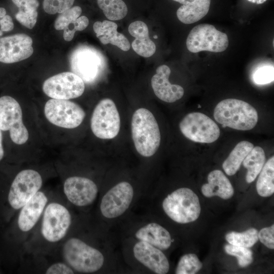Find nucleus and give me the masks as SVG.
I'll use <instances>...</instances> for the list:
<instances>
[{
  "label": "nucleus",
  "instance_id": "obj_1",
  "mask_svg": "<svg viewBox=\"0 0 274 274\" xmlns=\"http://www.w3.org/2000/svg\"><path fill=\"white\" fill-rule=\"evenodd\" d=\"M132 140L138 152L149 157L158 150L161 135L158 123L148 109L140 108L133 113L131 123Z\"/></svg>",
  "mask_w": 274,
  "mask_h": 274
},
{
  "label": "nucleus",
  "instance_id": "obj_2",
  "mask_svg": "<svg viewBox=\"0 0 274 274\" xmlns=\"http://www.w3.org/2000/svg\"><path fill=\"white\" fill-rule=\"evenodd\" d=\"M215 120L224 127L238 130H249L255 127L258 113L250 104L235 98L221 100L214 110Z\"/></svg>",
  "mask_w": 274,
  "mask_h": 274
},
{
  "label": "nucleus",
  "instance_id": "obj_3",
  "mask_svg": "<svg viewBox=\"0 0 274 274\" xmlns=\"http://www.w3.org/2000/svg\"><path fill=\"white\" fill-rule=\"evenodd\" d=\"M62 253L67 264L76 271L82 273L97 271L105 261L100 251L77 237L70 238L65 243Z\"/></svg>",
  "mask_w": 274,
  "mask_h": 274
},
{
  "label": "nucleus",
  "instance_id": "obj_4",
  "mask_svg": "<svg viewBox=\"0 0 274 274\" xmlns=\"http://www.w3.org/2000/svg\"><path fill=\"white\" fill-rule=\"evenodd\" d=\"M162 208L172 220L181 224L196 220L201 211L197 195L186 187L179 188L168 194L163 200Z\"/></svg>",
  "mask_w": 274,
  "mask_h": 274
},
{
  "label": "nucleus",
  "instance_id": "obj_5",
  "mask_svg": "<svg viewBox=\"0 0 274 274\" xmlns=\"http://www.w3.org/2000/svg\"><path fill=\"white\" fill-rule=\"evenodd\" d=\"M69 62L73 73L87 84H92L104 73L106 62L102 53L93 47L81 45L71 53Z\"/></svg>",
  "mask_w": 274,
  "mask_h": 274
},
{
  "label": "nucleus",
  "instance_id": "obj_6",
  "mask_svg": "<svg viewBox=\"0 0 274 274\" xmlns=\"http://www.w3.org/2000/svg\"><path fill=\"white\" fill-rule=\"evenodd\" d=\"M227 35L217 30L211 24L203 23L194 27L190 31L187 40L186 46L192 53L202 51L221 52L228 46Z\"/></svg>",
  "mask_w": 274,
  "mask_h": 274
},
{
  "label": "nucleus",
  "instance_id": "obj_7",
  "mask_svg": "<svg viewBox=\"0 0 274 274\" xmlns=\"http://www.w3.org/2000/svg\"><path fill=\"white\" fill-rule=\"evenodd\" d=\"M90 127L93 134L101 139H112L118 135L120 118L112 99L104 98L97 104L91 116Z\"/></svg>",
  "mask_w": 274,
  "mask_h": 274
},
{
  "label": "nucleus",
  "instance_id": "obj_8",
  "mask_svg": "<svg viewBox=\"0 0 274 274\" xmlns=\"http://www.w3.org/2000/svg\"><path fill=\"white\" fill-rule=\"evenodd\" d=\"M182 133L189 140L200 143H212L220 136L218 125L207 115L200 112L187 114L179 123Z\"/></svg>",
  "mask_w": 274,
  "mask_h": 274
},
{
  "label": "nucleus",
  "instance_id": "obj_9",
  "mask_svg": "<svg viewBox=\"0 0 274 274\" xmlns=\"http://www.w3.org/2000/svg\"><path fill=\"white\" fill-rule=\"evenodd\" d=\"M0 129L9 131L12 141L17 145L24 144L28 139V131L23 123L21 108L10 96L0 97Z\"/></svg>",
  "mask_w": 274,
  "mask_h": 274
},
{
  "label": "nucleus",
  "instance_id": "obj_10",
  "mask_svg": "<svg viewBox=\"0 0 274 274\" xmlns=\"http://www.w3.org/2000/svg\"><path fill=\"white\" fill-rule=\"evenodd\" d=\"M72 223L68 209L61 203L53 202L46 206L43 212L41 233L50 243H56L66 234Z\"/></svg>",
  "mask_w": 274,
  "mask_h": 274
},
{
  "label": "nucleus",
  "instance_id": "obj_11",
  "mask_svg": "<svg viewBox=\"0 0 274 274\" xmlns=\"http://www.w3.org/2000/svg\"><path fill=\"white\" fill-rule=\"evenodd\" d=\"M44 114L52 124L67 129L79 126L85 117V111L77 104L68 100L54 98L47 101Z\"/></svg>",
  "mask_w": 274,
  "mask_h": 274
},
{
  "label": "nucleus",
  "instance_id": "obj_12",
  "mask_svg": "<svg viewBox=\"0 0 274 274\" xmlns=\"http://www.w3.org/2000/svg\"><path fill=\"white\" fill-rule=\"evenodd\" d=\"M43 183L40 174L27 169L20 172L14 178L9 190L8 201L12 208L21 209L40 189Z\"/></svg>",
  "mask_w": 274,
  "mask_h": 274
},
{
  "label": "nucleus",
  "instance_id": "obj_13",
  "mask_svg": "<svg viewBox=\"0 0 274 274\" xmlns=\"http://www.w3.org/2000/svg\"><path fill=\"white\" fill-rule=\"evenodd\" d=\"M43 90L48 96L54 99L68 100L78 97L85 90L83 80L73 72H63L46 79Z\"/></svg>",
  "mask_w": 274,
  "mask_h": 274
},
{
  "label": "nucleus",
  "instance_id": "obj_14",
  "mask_svg": "<svg viewBox=\"0 0 274 274\" xmlns=\"http://www.w3.org/2000/svg\"><path fill=\"white\" fill-rule=\"evenodd\" d=\"M133 195V188L129 183L123 181L115 185L101 200L100 210L102 215L108 219L121 216L129 208Z\"/></svg>",
  "mask_w": 274,
  "mask_h": 274
},
{
  "label": "nucleus",
  "instance_id": "obj_15",
  "mask_svg": "<svg viewBox=\"0 0 274 274\" xmlns=\"http://www.w3.org/2000/svg\"><path fill=\"white\" fill-rule=\"evenodd\" d=\"M63 191L70 202L82 207L89 206L94 202L98 194V188L89 178L72 176L64 181Z\"/></svg>",
  "mask_w": 274,
  "mask_h": 274
},
{
  "label": "nucleus",
  "instance_id": "obj_16",
  "mask_svg": "<svg viewBox=\"0 0 274 274\" xmlns=\"http://www.w3.org/2000/svg\"><path fill=\"white\" fill-rule=\"evenodd\" d=\"M32 39L24 33L0 38V62L12 63L29 57L33 52Z\"/></svg>",
  "mask_w": 274,
  "mask_h": 274
},
{
  "label": "nucleus",
  "instance_id": "obj_17",
  "mask_svg": "<svg viewBox=\"0 0 274 274\" xmlns=\"http://www.w3.org/2000/svg\"><path fill=\"white\" fill-rule=\"evenodd\" d=\"M135 258L151 271L157 274H165L169 269L168 260L162 250L139 241L133 248Z\"/></svg>",
  "mask_w": 274,
  "mask_h": 274
},
{
  "label": "nucleus",
  "instance_id": "obj_18",
  "mask_svg": "<svg viewBox=\"0 0 274 274\" xmlns=\"http://www.w3.org/2000/svg\"><path fill=\"white\" fill-rule=\"evenodd\" d=\"M170 72L168 66L160 65L151 79V86L156 96L160 100L169 103L181 99L184 94L182 86L172 84L169 82Z\"/></svg>",
  "mask_w": 274,
  "mask_h": 274
},
{
  "label": "nucleus",
  "instance_id": "obj_19",
  "mask_svg": "<svg viewBox=\"0 0 274 274\" xmlns=\"http://www.w3.org/2000/svg\"><path fill=\"white\" fill-rule=\"evenodd\" d=\"M46 194L38 191L21 208L18 218V226L23 232L30 230L38 222L47 204Z\"/></svg>",
  "mask_w": 274,
  "mask_h": 274
},
{
  "label": "nucleus",
  "instance_id": "obj_20",
  "mask_svg": "<svg viewBox=\"0 0 274 274\" xmlns=\"http://www.w3.org/2000/svg\"><path fill=\"white\" fill-rule=\"evenodd\" d=\"M135 236L139 241L146 242L161 250L168 249L172 243L169 232L154 222L149 223L139 228L135 233Z\"/></svg>",
  "mask_w": 274,
  "mask_h": 274
},
{
  "label": "nucleus",
  "instance_id": "obj_21",
  "mask_svg": "<svg viewBox=\"0 0 274 274\" xmlns=\"http://www.w3.org/2000/svg\"><path fill=\"white\" fill-rule=\"evenodd\" d=\"M202 194L207 197L217 196L224 199L231 198L234 194V189L227 177L222 171L216 169L208 176V183L201 187Z\"/></svg>",
  "mask_w": 274,
  "mask_h": 274
},
{
  "label": "nucleus",
  "instance_id": "obj_22",
  "mask_svg": "<svg viewBox=\"0 0 274 274\" xmlns=\"http://www.w3.org/2000/svg\"><path fill=\"white\" fill-rule=\"evenodd\" d=\"M117 27L116 23L109 20L96 21L93 26L96 37L102 44H111L127 51L130 48L129 42L123 34L118 32Z\"/></svg>",
  "mask_w": 274,
  "mask_h": 274
},
{
  "label": "nucleus",
  "instance_id": "obj_23",
  "mask_svg": "<svg viewBox=\"0 0 274 274\" xmlns=\"http://www.w3.org/2000/svg\"><path fill=\"white\" fill-rule=\"evenodd\" d=\"M128 31L135 38L131 46L138 55L149 57L155 53L156 45L149 36L148 27L145 22L141 21L132 22L128 26Z\"/></svg>",
  "mask_w": 274,
  "mask_h": 274
},
{
  "label": "nucleus",
  "instance_id": "obj_24",
  "mask_svg": "<svg viewBox=\"0 0 274 274\" xmlns=\"http://www.w3.org/2000/svg\"><path fill=\"white\" fill-rule=\"evenodd\" d=\"M182 5L177 11L178 19L184 24H191L203 18L208 13L211 0H173Z\"/></svg>",
  "mask_w": 274,
  "mask_h": 274
},
{
  "label": "nucleus",
  "instance_id": "obj_25",
  "mask_svg": "<svg viewBox=\"0 0 274 274\" xmlns=\"http://www.w3.org/2000/svg\"><path fill=\"white\" fill-rule=\"evenodd\" d=\"M250 142L238 143L222 164V167L228 176H233L238 170L244 159L254 147Z\"/></svg>",
  "mask_w": 274,
  "mask_h": 274
},
{
  "label": "nucleus",
  "instance_id": "obj_26",
  "mask_svg": "<svg viewBox=\"0 0 274 274\" xmlns=\"http://www.w3.org/2000/svg\"><path fill=\"white\" fill-rule=\"evenodd\" d=\"M19 11L15 15L19 22L29 29L35 25L38 17L37 9L39 6L38 0H12Z\"/></svg>",
  "mask_w": 274,
  "mask_h": 274
},
{
  "label": "nucleus",
  "instance_id": "obj_27",
  "mask_svg": "<svg viewBox=\"0 0 274 274\" xmlns=\"http://www.w3.org/2000/svg\"><path fill=\"white\" fill-rule=\"evenodd\" d=\"M265 161L264 150L260 146L254 147L243 161L247 169L246 180L247 183L253 182L261 172Z\"/></svg>",
  "mask_w": 274,
  "mask_h": 274
},
{
  "label": "nucleus",
  "instance_id": "obj_28",
  "mask_svg": "<svg viewBox=\"0 0 274 274\" xmlns=\"http://www.w3.org/2000/svg\"><path fill=\"white\" fill-rule=\"evenodd\" d=\"M256 183L258 194L262 197H268L274 192V157H271L264 163Z\"/></svg>",
  "mask_w": 274,
  "mask_h": 274
},
{
  "label": "nucleus",
  "instance_id": "obj_29",
  "mask_svg": "<svg viewBox=\"0 0 274 274\" xmlns=\"http://www.w3.org/2000/svg\"><path fill=\"white\" fill-rule=\"evenodd\" d=\"M97 3L109 20H119L125 17L127 14V7L122 0H97Z\"/></svg>",
  "mask_w": 274,
  "mask_h": 274
},
{
  "label": "nucleus",
  "instance_id": "obj_30",
  "mask_svg": "<svg viewBox=\"0 0 274 274\" xmlns=\"http://www.w3.org/2000/svg\"><path fill=\"white\" fill-rule=\"evenodd\" d=\"M258 230L254 228L243 232L231 231L226 234L225 239L230 244L249 248L258 241Z\"/></svg>",
  "mask_w": 274,
  "mask_h": 274
},
{
  "label": "nucleus",
  "instance_id": "obj_31",
  "mask_svg": "<svg viewBox=\"0 0 274 274\" xmlns=\"http://www.w3.org/2000/svg\"><path fill=\"white\" fill-rule=\"evenodd\" d=\"M202 264L194 254H187L182 256L176 269L177 274H195L202 268Z\"/></svg>",
  "mask_w": 274,
  "mask_h": 274
},
{
  "label": "nucleus",
  "instance_id": "obj_32",
  "mask_svg": "<svg viewBox=\"0 0 274 274\" xmlns=\"http://www.w3.org/2000/svg\"><path fill=\"white\" fill-rule=\"evenodd\" d=\"M224 249L227 254L237 258L238 264L242 267H247L253 262L252 252L248 248L228 244Z\"/></svg>",
  "mask_w": 274,
  "mask_h": 274
},
{
  "label": "nucleus",
  "instance_id": "obj_33",
  "mask_svg": "<svg viewBox=\"0 0 274 274\" xmlns=\"http://www.w3.org/2000/svg\"><path fill=\"white\" fill-rule=\"evenodd\" d=\"M81 13V7L74 6L60 13L55 21V28L56 30L64 29L70 23L79 17Z\"/></svg>",
  "mask_w": 274,
  "mask_h": 274
},
{
  "label": "nucleus",
  "instance_id": "obj_34",
  "mask_svg": "<svg viewBox=\"0 0 274 274\" xmlns=\"http://www.w3.org/2000/svg\"><path fill=\"white\" fill-rule=\"evenodd\" d=\"M273 65H264L258 67L253 73L252 79L257 85H265L273 81Z\"/></svg>",
  "mask_w": 274,
  "mask_h": 274
},
{
  "label": "nucleus",
  "instance_id": "obj_35",
  "mask_svg": "<svg viewBox=\"0 0 274 274\" xmlns=\"http://www.w3.org/2000/svg\"><path fill=\"white\" fill-rule=\"evenodd\" d=\"M75 0H44V11L49 14L61 13L71 8Z\"/></svg>",
  "mask_w": 274,
  "mask_h": 274
},
{
  "label": "nucleus",
  "instance_id": "obj_36",
  "mask_svg": "<svg viewBox=\"0 0 274 274\" xmlns=\"http://www.w3.org/2000/svg\"><path fill=\"white\" fill-rule=\"evenodd\" d=\"M89 24V20L85 16L78 17L76 20L70 23L63 29V37L66 41L73 40L76 31H82L85 29Z\"/></svg>",
  "mask_w": 274,
  "mask_h": 274
},
{
  "label": "nucleus",
  "instance_id": "obj_37",
  "mask_svg": "<svg viewBox=\"0 0 274 274\" xmlns=\"http://www.w3.org/2000/svg\"><path fill=\"white\" fill-rule=\"evenodd\" d=\"M258 239L270 249H274V225L261 229L258 233Z\"/></svg>",
  "mask_w": 274,
  "mask_h": 274
},
{
  "label": "nucleus",
  "instance_id": "obj_38",
  "mask_svg": "<svg viewBox=\"0 0 274 274\" xmlns=\"http://www.w3.org/2000/svg\"><path fill=\"white\" fill-rule=\"evenodd\" d=\"M47 274H72L74 273L73 269L67 264L56 262L50 265L46 270Z\"/></svg>",
  "mask_w": 274,
  "mask_h": 274
},
{
  "label": "nucleus",
  "instance_id": "obj_39",
  "mask_svg": "<svg viewBox=\"0 0 274 274\" xmlns=\"http://www.w3.org/2000/svg\"><path fill=\"white\" fill-rule=\"evenodd\" d=\"M1 30L2 31H9L14 28V23L12 17L6 15L0 20Z\"/></svg>",
  "mask_w": 274,
  "mask_h": 274
},
{
  "label": "nucleus",
  "instance_id": "obj_40",
  "mask_svg": "<svg viewBox=\"0 0 274 274\" xmlns=\"http://www.w3.org/2000/svg\"><path fill=\"white\" fill-rule=\"evenodd\" d=\"M3 135L2 130L0 129V161L3 159L4 155V151L2 145Z\"/></svg>",
  "mask_w": 274,
  "mask_h": 274
},
{
  "label": "nucleus",
  "instance_id": "obj_41",
  "mask_svg": "<svg viewBox=\"0 0 274 274\" xmlns=\"http://www.w3.org/2000/svg\"><path fill=\"white\" fill-rule=\"evenodd\" d=\"M247 1L250 3L259 5V4H262L264 3L267 0H247Z\"/></svg>",
  "mask_w": 274,
  "mask_h": 274
},
{
  "label": "nucleus",
  "instance_id": "obj_42",
  "mask_svg": "<svg viewBox=\"0 0 274 274\" xmlns=\"http://www.w3.org/2000/svg\"><path fill=\"white\" fill-rule=\"evenodd\" d=\"M7 14L6 10L5 8L0 7V20L5 16Z\"/></svg>",
  "mask_w": 274,
  "mask_h": 274
},
{
  "label": "nucleus",
  "instance_id": "obj_43",
  "mask_svg": "<svg viewBox=\"0 0 274 274\" xmlns=\"http://www.w3.org/2000/svg\"><path fill=\"white\" fill-rule=\"evenodd\" d=\"M3 35V31L0 30V37H1Z\"/></svg>",
  "mask_w": 274,
  "mask_h": 274
}]
</instances>
